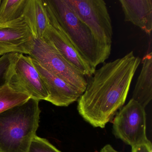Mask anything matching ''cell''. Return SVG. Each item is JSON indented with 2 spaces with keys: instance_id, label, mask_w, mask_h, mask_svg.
I'll return each mask as SVG.
<instances>
[{
  "instance_id": "1",
  "label": "cell",
  "mask_w": 152,
  "mask_h": 152,
  "mask_svg": "<svg viewBox=\"0 0 152 152\" xmlns=\"http://www.w3.org/2000/svg\"><path fill=\"white\" fill-rule=\"evenodd\" d=\"M141 62L132 51L96 70L78 100L77 109L87 122L104 128L125 103Z\"/></svg>"
},
{
  "instance_id": "2",
  "label": "cell",
  "mask_w": 152,
  "mask_h": 152,
  "mask_svg": "<svg viewBox=\"0 0 152 152\" xmlns=\"http://www.w3.org/2000/svg\"><path fill=\"white\" fill-rule=\"evenodd\" d=\"M40 101L30 98L0 113V152H27L39 127Z\"/></svg>"
},
{
  "instance_id": "3",
  "label": "cell",
  "mask_w": 152,
  "mask_h": 152,
  "mask_svg": "<svg viewBox=\"0 0 152 152\" xmlns=\"http://www.w3.org/2000/svg\"><path fill=\"white\" fill-rule=\"evenodd\" d=\"M61 30L79 53L96 68L110 55L96 42L88 27L78 17L65 0H48Z\"/></svg>"
},
{
  "instance_id": "4",
  "label": "cell",
  "mask_w": 152,
  "mask_h": 152,
  "mask_svg": "<svg viewBox=\"0 0 152 152\" xmlns=\"http://www.w3.org/2000/svg\"><path fill=\"white\" fill-rule=\"evenodd\" d=\"M29 56L82 95L87 88L86 76L71 64L45 38H34Z\"/></svg>"
},
{
  "instance_id": "5",
  "label": "cell",
  "mask_w": 152,
  "mask_h": 152,
  "mask_svg": "<svg viewBox=\"0 0 152 152\" xmlns=\"http://www.w3.org/2000/svg\"><path fill=\"white\" fill-rule=\"evenodd\" d=\"M91 31L98 45L110 55L113 36L112 21L104 0H65Z\"/></svg>"
},
{
  "instance_id": "6",
  "label": "cell",
  "mask_w": 152,
  "mask_h": 152,
  "mask_svg": "<svg viewBox=\"0 0 152 152\" xmlns=\"http://www.w3.org/2000/svg\"><path fill=\"white\" fill-rule=\"evenodd\" d=\"M6 83L14 89L26 93L31 98L47 100L48 93L39 73L30 56L11 53L10 64L6 77Z\"/></svg>"
},
{
  "instance_id": "7",
  "label": "cell",
  "mask_w": 152,
  "mask_h": 152,
  "mask_svg": "<svg viewBox=\"0 0 152 152\" xmlns=\"http://www.w3.org/2000/svg\"><path fill=\"white\" fill-rule=\"evenodd\" d=\"M145 108L132 99L122 107L113 121V132L115 137L132 147L148 142Z\"/></svg>"
},
{
  "instance_id": "8",
  "label": "cell",
  "mask_w": 152,
  "mask_h": 152,
  "mask_svg": "<svg viewBox=\"0 0 152 152\" xmlns=\"http://www.w3.org/2000/svg\"><path fill=\"white\" fill-rule=\"evenodd\" d=\"M50 25L43 38L50 42L60 54L85 76L91 77L96 71L79 53L59 27L48 0H43Z\"/></svg>"
},
{
  "instance_id": "9",
  "label": "cell",
  "mask_w": 152,
  "mask_h": 152,
  "mask_svg": "<svg viewBox=\"0 0 152 152\" xmlns=\"http://www.w3.org/2000/svg\"><path fill=\"white\" fill-rule=\"evenodd\" d=\"M34 39L22 17L0 25V56L13 53L29 55Z\"/></svg>"
},
{
  "instance_id": "10",
  "label": "cell",
  "mask_w": 152,
  "mask_h": 152,
  "mask_svg": "<svg viewBox=\"0 0 152 152\" xmlns=\"http://www.w3.org/2000/svg\"><path fill=\"white\" fill-rule=\"evenodd\" d=\"M32 58L48 93L46 101L56 106L67 107L78 100L82 95L81 93Z\"/></svg>"
},
{
  "instance_id": "11",
  "label": "cell",
  "mask_w": 152,
  "mask_h": 152,
  "mask_svg": "<svg viewBox=\"0 0 152 152\" xmlns=\"http://www.w3.org/2000/svg\"><path fill=\"white\" fill-rule=\"evenodd\" d=\"M124 21L150 35L152 31V0H120Z\"/></svg>"
},
{
  "instance_id": "12",
  "label": "cell",
  "mask_w": 152,
  "mask_h": 152,
  "mask_svg": "<svg viewBox=\"0 0 152 152\" xmlns=\"http://www.w3.org/2000/svg\"><path fill=\"white\" fill-rule=\"evenodd\" d=\"M22 17L35 39L43 38L50 23L43 0H26Z\"/></svg>"
},
{
  "instance_id": "13",
  "label": "cell",
  "mask_w": 152,
  "mask_h": 152,
  "mask_svg": "<svg viewBox=\"0 0 152 152\" xmlns=\"http://www.w3.org/2000/svg\"><path fill=\"white\" fill-rule=\"evenodd\" d=\"M142 67L137 80L132 99L144 107L152 99V53H147L142 59Z\"/></svg>"
},
{
  "instance_id": "14",
  "label": "cell",
  "mask_w": 152,
  "mask_h": 152,
  "mask_svg": "<svg viewBox=\"0 0 152 152\" xmlns=\"http://www.w3.org/2000/svg\"><path fill=\"white\" fill-rule=\"evenodd\" d=\"M30 98L29 95L17 91L6 83L0 87V113L24 104Z\"/></svg>"
},
{
  "instance_id": "15",
  "label": "cell",
  "mask_w": 152,
  "mask_h": 152,
  "mask_svg": "<svg viewBox=\"0 0 152 152\" xmlns=\"http://www.w3.org/2000/svg\"><path fill=\"white\" fill-rule=\"evenodd\" d=\"M26 0H3L0 5V25L22 17Z\"/></svg>"
},
{
  "instance_id": "16",
  "label": "cell",
  "mask_w": 152,
  "mask_h": 152,
  "mask_svg": "<svg viewBox=\"0 0 152 152\" xmlns=\"http://www.w3.org/2000/svg\"><path fill=\"white\" fill-rule=\"evenodd\" d=\"M27 152H61L48 140L35 136L32 140Z\"/></svg>"
},
{
  "instance_id": "17",
  "label": "cell",
  "mask_w": 152,
  "mask_h": 152,
  "mask_svg": "<svg viewBox=\"0 0 152 152\" xmlns=\"http://www.w3.org/2000/svg\"><path fill=\"white\" fill-rule=\"evenodd\" d=\"M10 54L0 56V87L6 83V77L10 64Z\"/></svg>"
},
{
  "instance_id": "18",
  "label": "cell",
  "mask_w": 152,
  "mask_h": 152,
  "mask_svg": "<svg viewBox=\"0 0 152 152\" xmlns=\"http://www.w3.org/2000/svg\"><path fill=\"white\" fill-rule=\"evenodd\" d=\"M131 152H152V143L149 140L147 143L132 147Z\"/></svg>"
},
{
  "instance_id": "19",
  "label": "cell",
  "mask_w": 152,
  "mask_h": 152,
  "mask_svg": "<svg viewBox=\"0 0 152 152\" xmlns=\"http://www.w3.org/2000/svg\"><path fill=\"white\" fill-rule=\"evenodd\" d=\"M99 152H121L115 149L111 145L108 144L103 147Z\"/></svg>"
},
{
  "instance_id": "20",
  "label": "cell",
  "mask_w": 152,
  "mask_h": 152,
  "mask_svg": "<svg viewBox=\"0 0 152 152\" xmlns=\"http://www.w3.org/2000/svg\"><path fill=\"white\" fill-rule=\"evenodd\" d=\"M1 1H1V0H0V5H1Z\"/></svg>"
}]
</instances>
